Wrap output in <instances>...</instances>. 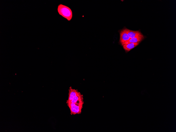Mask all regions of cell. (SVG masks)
<instances>
[{
	"mask_svg": "<svg viewBox=\"0 0 176 132\" xmlns=\"http://www.w3.org/2000/svg\"><path fill=\"white\" fill-rule=\"evenodd\" d=\"M126 28L123 29L120 32V42L122 45L124 42L130 38L128 35Z\"/></svg>",
	"mask_w": 176,
	"mask_h": 132,
	"instance_id": "obj_3",
	"label": "cell"
},
{
	"mask_svg": "<svg viewBox=\"0 0 176 132\" xmlns=\"http://www.w3.org/2000/svg\"><path fill=\"white\" fill-rule=\"evenodd\" d=\"M140 42L135 43H130L122 45L123 48L126 52H129L132 49L137 46Z\"/></svg>",
	"mask_w": 176,
	"mask_h": 132,
	"instance_id": "obj_6",
	"label": "cell"
},
{
	"mask_svg": "<svg viewBox=\"0 0 176 132\" xmlns=\"http://www.w3.org/2000/svg\"><path fill=\"white\" fill-rule=\"evenodd\" d=\"M126 30L128 35L130 38L137 37L142 34L139 31H133L127 28H126Z\"/></svg>",
	"mask_w": 176,
	"mask_h": 132,
	"instance_id": "obj_5",
	"label": "cell"
},
{
	"mask_svg": "<svg viewBox=\"0 0 176 132\" xmlns=\"http://www.w3.org/2000/svg\"><path fill=\"white\" fill-rule=\"evenodd\" d=\"M70 111L71 114L75 115L79 114L81 113L83 104H78L71 102H66Z\"/></svg>",
	"mask_w": 176,
	"mask_h": 132,
	"instance_id": "obj_2",
	"label": "cell"
},
{
	"mask_svg": "<svg viewBox=\"0 0 176 132\" xmlns=\"http://www.w3.org/2000/svg\"><path fill=\"white\" fill-rule=\"evenodd\" d=\"M57 11L58 14L68 21H71L72 17V12L69 7L62 4H59Z\"/></svg>",
	"mask_w": 176,
	"mask_h": 132,
	"instance_id": "obj_1",
	"label": "cell"
},
{
	"mask_svg": "<svg viewBox=\"0 0 176 132\" xmlns=\"http://www.w3.org/2000/svg\"><path fill=\"white\" fill-rule=\"evenodd\" d=\"M144 38V37L143 35L142 34L137 37L130 38L129 40L124 42L122 45H124L130 43L140 42Z\"/></svg>",
	"mask_w": 176,
	"mask_h": 132,
	"instance_id": "obj_4",
	"label": "cell"
}]
</instances>
